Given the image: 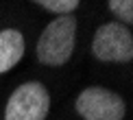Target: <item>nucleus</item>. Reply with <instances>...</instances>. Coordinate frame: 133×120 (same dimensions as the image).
Masks as SVG:
<instances>
[{
    "label": "nucleus",
    "mask_w": 133,
    "mask_h": 120,
    "mask_svg": "<svg viewBox=\"0 0 133 120\" xmlns=\"http://www.w3.org/2000/svg\"><path fill=\"white\" fill-rule=\"evenodd\" d=\"M24 57V37L18 29L0 31V74L9 72Z\"/></svg>",
    "instance_id": "obj_5"
},
{
    "label": "nucleus",
    "mask_w": 133,
    "mask_h": 120,
    "mask_svg": "<svg viewBox=\"0 0 133 120\" xmlns=\"http://www.w3.org/2000/svg\"><path fill=\"white\" fill-rule=\"evenodd\" d=\"M33 2H37L39 7L52 11V13H57V15H68V13H72V11L79 7L81 0H33Z\"/></svg>",
    "instance_id": "obj_6"
},
{
    "label": "nucleus",
    "mask_w": 133,
    "mask_h": 120,
    "mask_svg": "<svg viewBox=\"0 0 133 120\" xmlns=\"http://www.w3.org/2000/svg\"><path fill=\"white\" fill-rule=\"evenodd\" d=\"M50 111V94L42 83L26 81L9 96L4 120H46Z\"/></svg>",
    "instance_id": "obj_2"
},
{
    "label": "nucleus",
    "mask_w": 133,
    "mask_h": 120,
    "mask_svg": "<svg viewBox=\"0 0 133 120\" xmlns=\"http://www.w3.org/2000/svg\"><path fill=\"white\" fill-rule=\"evenodd\" d=\"M109 9L120 24L127 26L133 22V0H109Z\"/></svg>",
    "instance_id": "obj_7"
},
{
    "label": "nucleus",
    "mask_w": 133,
    "mask_h": 120,
    "mask_svg": "<svg viewBox=\"0 0 133 120\" xmlns=\"http://www.w3.org/2000/svg\"><path fill=\"white\" fill-rule=\"evenodd\" d=\"M76 18L72 13L57 15L37 39V59L44 65H63L74 52Z\"/></svg>",
    "instance_id": "obj_1"
},
{
    "label": "nucleus",
    "mask_w": 133,
    "mask_h": 120,
    "mask_svg": "<svg viewBox=\"0 0 133 120\" xmlns=\"http://www.w3.org/2000/svg\"><path fill=\"white\" fill-rule=\"evenodd\" d=\"M124 101L107 87H87L76 96V111L83 120H122Z\"/></svg>",
    "instance_id": "obj_4"
},
{
    "label": "nucleus",
    "mask_w": 133,
    "mask_h": 120,
    "mask_svg": "<svg viewBox=\"0 0 133 120\" xmlns=\"http://www.w3.org/2000/svg\"><path fill=\"white\" fill-rule=\"evenodd\" d=\"M92 52L101 61H131L133 57V35L131 29L120 22H107L98 26L92 39Z\"/></svg>",
    "instance_id": "obj_3"
}]
</instances>
